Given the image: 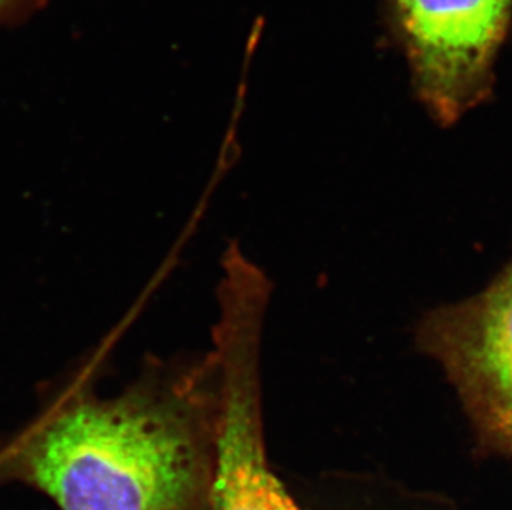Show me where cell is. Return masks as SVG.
<instances>
[{
	"label": "cell",
	"mask_w": 512,
	"mask_h": 510,
	"mask_svg": "<svg viewBox=\"0 0 512 510\" xmlns=\"http://www.w3.org/2000/svg\"><path fill=\"white\" fill-rule=\"evenodd\" d=\"M103 361L78 366L0 449V481L24 482L60 510H211L214 353L151 355L113 396L98 395Z\"/></svg>",
	"instance_id": "obj_1"
},
{
	"label": "cell",
	"mask_w": 512,
	"mask_h": 510,
	"mask_svg": "<svg viewBox=\"0 0 512 510\" xmlns=\"http://www.w3.org/2000/svg\"><path fill=\"white\" fill-rule=\"evenodd\" d=\"M272 284L232 242L223 255L218 320V431L211 510H302L267 459L262 418V332Z\"/></svg>",
	"instance_id": "obj_2"
},
{
	"label": "cell",
	"mask_w": 512,
	"mask_h": 510,
	"mask_svg": "<svg viewBox=\"0 0 512 510\" xmlns=\"http://www.w3.org/2000/svg\"><path fill=\"white\" fill-rule=\"evenodd\" d=\"M388 17L431 120L450 128L493 95L512 0H387Z\"/></svg>",
	"instance_id": "obj_3"
},
{
	"label": "cell",
	"mask_w": 512,
	"mask_h": 510,
	"mask_svg": "<svg viewBox=\"0 0 512 510\" xmlns=\"http://www.w3.org/2000/svg\"><path fill=\"white\" fill-rule=\"evenodd\" d=\"M415 340L455 388L479 451L512 459V259L478 294L426 312Z\"/></svg>",
	"instance_id": "obj_4"
},
{
	"label": "cell",
	"mask_w": 512,
	"mask_h": 510,
	"mask_svg": "<svg viewBox=\"0 0 512 510\" xmlns=\"http://www.w3.org/2000/svg\"><path fill=\"white\" fill-rule=\"evenodd\" d=\"M44 2L45 0H0V25L27 17Z\"/></svg>",
	"instance_id": "obj_5"
}]
</instances>
